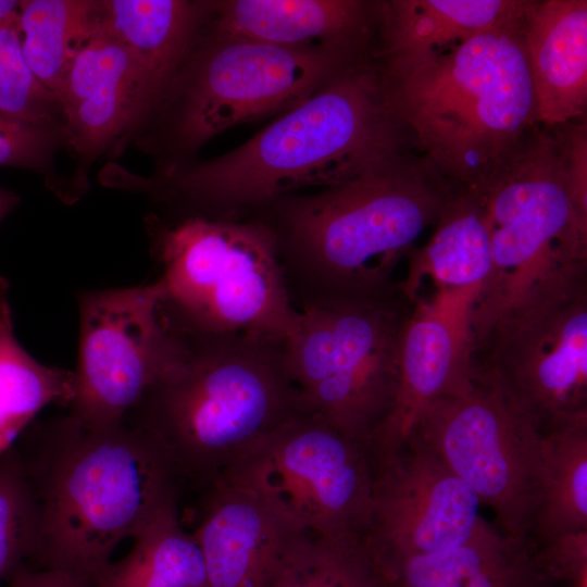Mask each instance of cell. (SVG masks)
I'll use <instances>...</instances> for the list:
<instances>
[{"mask_svg":"<svg viewBox=\"0 0 587 587\" xmlns=\"http://www.w3.org/2000/svg\"><path fill=\"white\" fill-rule=\"evenodd\" d=\"M380 59L369 52L234 150L138 177L135 190L180 210L177 220H242L278 197L330 187L402 153Z\"/></svg>","mask_w":587,"mask_h":587,"instance_id":"6da1fadb","label":"cell"},{"mask_svg":"<svg viewBox=\"0 0 587 587\" xmlns=\"http://www.w3.org/2000/svg\"><path fill=\"white\" fill-rule=\"evenodd\" d=\"M17 447L39 510L34 561L83 587H95L124 539L178 505L184 477L173 455L127 420L93 428L67 414Z\"/></svg>","mask_w":587,"mask_h":587,"instance_id":"7a4b0ae2","label":"cell"},{"mask_svg":"<svg viewBox=\"0 0 587 587\" xmlns=\"http://www.w3.org/2000/svg\"><path fill=\"white\" fill-rule=\"evenodd\" d=\"M454 192L425 161L400 153L317 193L273 199L248 218L271 230L299 310L395 285V267Z\"/></svg>","mask_w":587,"mask_h":587,"instance_id":"3957f363","label":"cell"},{"mask_svg":"<svg viewBox=\"0 0 587 587\" xmlns=\"http://www.w3.org/2000/svg\"><path fill=\"white\" fill-rule=\"evenodd\" d=\"M522 17L441 50L379 58L392 112L455 191L475 187L538 124Z\"/></svg>","mask_w":587,"mask_h":587,"instance_id":"277c9868","label":"cell"},{"mask_svg":"<svg viewBox=\"0 0 587 587\" xmlns=\"http://www.w3.org/2000/svg\"><path fill=\"white\" fill-rule=\"evenodd\" d=\"M178 334L173 362L126 420L162 440L183 477L210 485L270 433L311 411L289 375L285 342Z\"/></svg>","mask_w":587,"mask_h":587,"instance_id":"5b68a950","label":"cell"},{"mask_svg":"<svg viewBox=\"0 0 587 587\" xmlns=\"http://www.w3.org/2000/svg\"><path fill=\"white\" fill-rule=\"evenodd\" d=\"M465 191L479 203L491 250L474 336L515 308L587 285V210L572 193L563 126L537 124Z\"/></svg>","mask_w":587,"mask_h":587,"instance_id":"8992f818","label":"cell"},{"mask_svg":"<svg viewBox=\"0 0 587 587\" xmlns=\"http://www.w3.org/2000/svg\"><path fill=\"white\" fill-rule=\"evenodd\" d=\"M161 307L186 333L286 342L298 328L271 230L258 220L186 217L157 229Z\"/></svg>","mask_w":587,"mask_h":587,"instance_id":"52a82bcc","label":"cell"},{"mask_svg":"<svg viewBox=\"0 0 587 587\" xmlns=\"http://www.w3.org/2000/svg\"><path fill=\"white\" fill-rule=\"evenodd\" d=\"M414 303L399 280L316 301L298 310V328L285 342L289 375L309 410L369 449L395 401Z\"/></svg>","mask_w":587,"mask_h":587,"instance_id":"ba28073f","label":"cell"},{"mask_svg":"<svg viewBox=\"0 0 587 587\" xmlns=\"http://www.w3.org/2000/svg\"><path fill=\"white\" fill-rule=\"evenodd\" d=\"M369 52V42L287 47L212 32L166 93L172 142L193 152L229 127L287 111Z\"/></svg>","mask_w":587,"mask_h":587,"instance_id":"9c48e42d","label":"cell"},{"mask_svg":"<svg viewBox=\"0 0 587 587\" xmlns=\"http://www.w3.org/2000/svg\"><path fill=\"white\" fill-rule=\"evenodd\" d=\"M411 434L492 510L507 537L528 541L540 497L544 435L491 380L475 375L466 391L434 401Z\"/></svg>","mask_w":587,"mask_h":587,"instance_id":"30bf717a","label":"cell"},{"mask_svg":"<svg viewBox=\"0 0 587 587\" xmlns=\"http://www.w3.org/2000/svg\"><path fill=\"white\" fill-rule=\"evenodd\" d=\"M472 364L542 435L587 423V286L501 315L474 338Z\"/></svg>","mask_w":587,"mask_h":587,"instance_id":"8fae6325","label":"cell"},{"mask_svg":"<svg viewBox=\"0 0 587 587\" xmlns=\"http://www.w3.org/2000/svg\"><path fill=\"white\" fill-rule=\"evenodd\" d=\"M232 465L313 536L363 539L369 529L375 483L370 449L313 412L289 420Z\"/></svg>","mask_w":587,"mask_h":587,"instance_id":"7c38bea8","label":"cell"},{"mask_svg":"<svg viewBox=\"0 0 587 587\" xmlns=\"http://www.w3.org/2000/svg\"><path fill=\"white\" fill-rule=\"evenodd\" d=\"M158 280L78 295L79 348L70 415L87 427L124 422L176 357L179 334Z\"/></svg>","mask_w":587,"mask_h":587,"instance_id":"4fadbf2b","label":"cell"},{"mask_svg":"<svg viewBox=\"0 0 587 587\" xmlns=\"http://www.w3.org/2000/svg\"><path fill=\"white\" fill-rule=\"evenodd\" d=\"M474 491L415 435L375 466L363 544L374 565L470 540L488 523Z\"/></svg>","mask_w":587,"mask_h":587,"instance_id":"5bb4252c","label":"cell"},{"mask_svg":"<svg viewBox=\"0 0 587 587\" xmlns=\"http://www.w3.org/2000/svg\"><path fill=\"white\" fill-rule=\"evenodd\" d=\"M480 289L435 288L416 299L400 342L395 401L370 445L375 465L403 447L427 405L473 385V312Z\"/></svg>","mask_w":587,"mask_h":587,"instance_id":"9a60e30c","label":"cell"},{"mask_svg":"<svg viewBox=\"0 0 587 587\" xmlns=\"http://www.w3.org/2000/svg\"><path fill=\"white\" fill-rule=\"evenodd\" d=\"M209 486L192 535L210 587H270L283 558L309 533L266 489L234 465Z\"/></svg>","mask_w":587,"mask_h":587,"instance_id":"2e32d148","label":"cell"},{"mask_svg":"<svg viewBox=\"0 0 587 587\" xmlns=\"http://www.w3.org/2000/svg\"><path fill=\"white\" fill-rule=\"evenodd\" d=\"M522 35L537 123L560 127L587 108V1H527Z\"/></svg>","mask_w":587,"mask_h":587,"instance_id":"e0dca14e","label":"cell"},{"mask_svg":"<svg viewBox=\"0 0 587 587\" xmlns=\"http://www.w3.org/2000/svg\"><path fill=\"white\" fill-rule=\"evenodd\" d=\"M378 3L359 0H225L208 2L212 32L270 45L369 42Z\"/></svg>","mask_w":587,"mask_h":587,"instance_id":"ac0fdd59","label":"cell"},{"mask_svg":"<svg viewBox=\"0 0 587 587\" xmlns=\"http://www.w3.org/2000/svg\"><path fill=\"white\" fill-rule=\"evenodd\" d=\"M208 2L183 0L100 1L101 21L134 60L147 115L166 96L192 51Z\"/></svg>","mask_w":587,"mask_h":587,"instance_id":"d6986e66","label":"cell"},{"mask_svg":"<svg viewBox=\"0 0 587 587\" xmlns=\"http://www.w3.org/2000/svg\"><path fill=\"white\" fill-rule=\"evenodd\" d=\"M374 566L379 587H544L549 580L528 541L489 524L459 546Z\"/></svg>","mask_w":587,"mask_h":587,"instance_id":"ffe728a7","label":"cell"},{"mask_svg":"<svg viewBox=\"0 0 587 587\" xmlns=\"http://www.w3.org/2000/svg\"><path fill=\"white\" fill-rule=\"evenodd\" d=\"M524 0H392L378 3L379 58L435 51L522 17Z\"/></svg>","mask_w":587,"mask_h":587,"instance_id":"44dd1931","label":"cell"},{"mask_svg":"<svg viewBox=\"0 0 587 587\" xmlns=\"http://www.w3.org/2000/svg\"><path fill=\"white\" fill-rule=\"evenodd\" d=\"M428 241L409 255L400 287L414 301L425 279L435 288L483 287L491 266L490 238L476 197L455 191Z\"/></svg>","mask_w":587,"mask_h":587,"instance_id":"7402d4cb","label":"cell"},{"mask_svg":"<svg viewBox=\"0 0 587 587\" xmlns=\"http://www.w3.org/2000/svg\"><path fill=\"white\" fill-rule=\"evenodd\" d=\"M108 32L104 67L98 85L63 115L64 140L82 162L92 161L147 116L137 66L123 43Z\"/></svg>","mask_w":587,"mask_h":587,"instance_id":"603a6c76","label":"cell"},{"mask_svg":"<svg viewBox=\"0 0 587 587\" xmlns=\"http://www.w3.org/2000/svg\"><path fill=\"white\" fill-rule=\"evenodd\" d=\"M8 288L0 276V459L43 408L68 407L74 391V372L38 362L18 342Z\"/></svg>","mask_w":587,"mask_h":587,"instance_id":"cb8c5ba5","label":"cell"},{"mask_svg":"<svg viewBox=\"0 0 587 587\" xmlns=\"http://www.w3.org/2000/svg\"><path fill=\"white\" fill-rule=\"evenodd\" d=\"M133 547L99 575L95 587H210L200 547L171 507L146 524Z\"/></svg>","mask_w":587,"mask_h":587,"instance_id":"d4e9b609","label":"cell"},{"mask_svg":"<svg viewBox=\"0 0 587 587\" xmlns=\"http://www.w3.org/2000/svg\"><path fill=\"white\" fill-rule=\"evenodd\" d=\"M99 23L100 1H21L18 27L24 59L57 98L76 52Z\"/></svg>","mask_w":587,"mask_h":587,"instance_id":"484cf974","label":"cell"},{"mask_svg":"<svg viewBox=\"0 0 587 587\" xmlns=\"http://www.w3.org/2000/svg\"><path fill=\"white\" fill-rule=\"evenodd\" d=\"M580 530H587V423L544 435L533 527L541 541Z\"/></svg>","mask_w":587,"mask_h":587,"instance_id":"4316f807","label":"cell"},{"mask_svg":"<svg viewBox=\"0 0 587 587\" xmlns=\"http://www.w3.org/2000/svg\"><path fill=\"white\" fill-rule=\"evenodd\" d=\"M270 587H379L362 539L301 537L279 563Z\"/></svg>","mask_w":587,"mask_h":587,"instance_id":"83f0119b","label":"cell"},{"mask_svg":"<svg viewBox=\"0 0 587 587\" xmlns=\"http://www.w3.org/2000/svg\"><path fill=\"white\" fill-rule=\"evenodd\" d=\"M39 533L38 504L15 444L0 459V582L35 559Z\"/></svg>","mask_w":587,"mask_h":587,"instance_id":"f1b7e54d","label":"cell"},{"mask_svg":"<svg viewBox=\"0 0 587 587\" xmlns=\"http://www.w3.org/2000/svg\"><path fill=\"white\" fill-rule=\"evenodd\" d=\"M60 114L62 108L55 95L40 84L26 64L17 12L0 23V115L55 127Z\"/></svg>","mask_w":587,"mask_h":587,"instance_id":"f546056e","label":"cell"},{"mask_svg":"<svg viewBox=\"0 0 587 587\" xmlns=\"http://www.w3.org/2000/svg\"><path fill=\"white\" fill-rule=\"evenodd\" d=\"M62 127H43L0 115V166L51 172Z\"/></svg>","mask_w":587,"mask_h":587,"instance_id":"4dcf8cb0","label":"cell"},{"mask_svg":"<svg viewBox=\"0 0 587 587\" xmlns=\"http://www.w3.org/2000/svg\"><path fill=\"white\" fill-rule=\"evenodd\" d=\"M109 32L101 21L76 52L58 95L62 114L77 107L98 85L105 61Z\"/></svg>","mask_w":587,"mask_h":587,"instance_id":"1f68e13d","label":"cell"},{"mask_svg":"<svg viewBox=\"0 0 587 587\" xmlns=\"http://www.w3.org/2000/svg\"><path fill=\"white\" fill-rule=\"evenodd\" d=\"M536 551L537 562L550 579L571 582L587 570V530L569 533L550 538Z\"/></svg>","mask_w":587,"mask_h":587,"instance_id":"d6a6232c","label":"cell"},{"mask_svg":"<svg viewBox=\"0 0 587 587\" xmlns=\"http://www.w3.org/2000/svg\"><path fill=\"white\" fill-rule=\"evenodd\" d=\"M9 587H83L70 576L50 569L36 570L22 564L8 577Z\"/></svg>","mask_w":587,"mask_h":587,"instance_id":"836d02e7","label":"cell"},{"mask_svg":"<svg viewBox=\"0 0 587 587\" xmlns=\"http://www.w3.org/2000/svg\"><path fill=\"white\" fill-rule=\"evenodd\" d=\"M20 198L0 186V222L16 207Z\"/></svg>","mask_w":587,"mask_h":587,"instance_id":"e575fe53","label":"cell"},{"mask_svg":"<svg viewBox=\"0 0 587 587\" xmlns=\"http://www.w3.org/2000/svg\"><path fill=\"white\" fill-rule=\"evenodd\" d=\"M21 1L0 0V23L16 15Z\"/></svg>","mask_w":587,"mask_h":587,"instance_id":"d590c367","label":"cell"}]
</instances>
